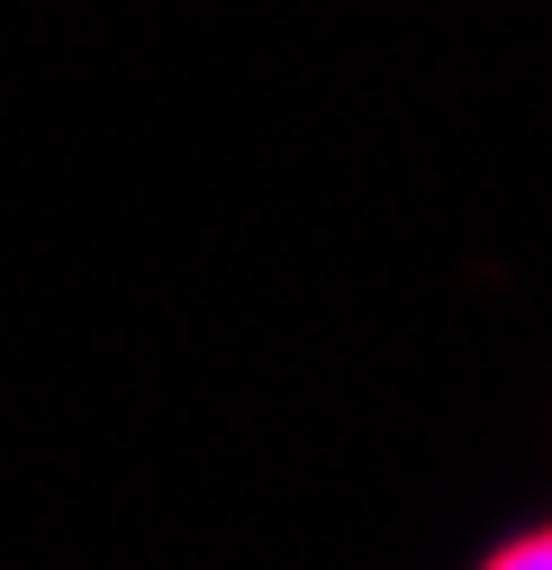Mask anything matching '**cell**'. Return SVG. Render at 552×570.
<instances>
[{
    "label": "cell",
    "mask_w": 552,
    "mask_h": 570,
    "mask_svg": "<svg viewBox=\"0 0 552 570\" xmlns=\"http://www.w3.org/2000/svg\"><path fill=\"white\" fill-rule=\"evenodd\" d=\"M490 561H499V570H552V525H525V534H507Z\"/></svg>",
    "instance_id": "6da1fadb"
}]
</instances>
